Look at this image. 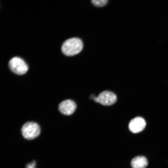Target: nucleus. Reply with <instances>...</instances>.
Listing matches in <instances>:
<instances>
[{
    "mask_svg": "<svg viewBox=\"0 0 168 168\" xmlns=\"http://www.w3.org/2000/svg\"><path fill=\"white\" fill-rule=\"evenodd\" d=\"M94 101L105 106H109L114 103L117 100L116 95L111 91H105L100 93L97 97L95 96Z\"/></svg>",
    "mask_w": 168,
    "mask_h": 168,
    "instance_id": "4",
    "label": "nucleus"
},
{
    "mask_svg": "<svg viewBox=\"0 0 168 168\" xmlns=\"http://www.w3.org/2000/svg\"><path fill=\"white\" fill-rule=\"evenodd\" d=\"M83 44L79 38L74 37L66 40L62 44L61 50L65 55L71 56L79 53L82 50Z\"/></svg>",
    "mask_w": 168,
    "mask_h": 168,
    "instance_id": "1",
    "label": "nucleus"
},
{
    "mask_svg": "<svg viewBox=\"0 0 168 168\" xmlns=\"http://www.w3.org/2000/svg\"><path fill=\"white\" fill-rule=\"evenodd\" d=\"M36 165V162L35 161H33L27 164L26 166V168H35Z\"/></svg>",
    "mask_w": 168,
    "mask_h": 168,
    "instance_id": "9",
    "label": "nucleus"
},
{
    "mask_svg": "<svg viewBox=\"0 0 168 168\" xmlns=\"http://www.w3.org/2000/svg\"><path fill=\"white\" fill-rule=\"evenodd\" d=\"M146 122L145 120L140 117L132 119L129 122L128 128L132 133H137L142 131L145 127Z\"/></svg>",
    "mask_w": 168,
    "mask_h": 168,
    "instance_id": "6",
    "label": "nucleus"
},
{
    "mask_svg": "<svg viewBox=\"0 0 168 168\" xmlns=\"http://www.w3.org/2000/svg\"><path fill=\"white\" fill-rule=\"evenodd\" d=\"M76 107V105L73 101L68 99L61 102L58 105V109L62 114L69 115L74 113Z\"/></svg>",
    "mask_w": 168,
    "mask_h": 168,
    "instance_id": "5",
    "label": "nucleus"
},
{
    "mask_svg": "<svg viewBox=\"0 0 168 168\" xmlns=\"http://www.w3.org/2000/svg\"><path fill=\"white\" fill-rule=\"evenodd\" d=\"M92 4L96 7H101L106 5L108 2L107 0H92Z\"/></svg>",
    "mask_w": 168,
    "mask_h": 168,
    "instance_id": "8",
    "label": "nucleus"
},
{
    "mask_svg": "<svg viewBox=\"0 0 168 168\" xmlns=\"http://www.w3.org/2000/svg\"><path fill=\"white\" fill-rule=\"evenodd\" d=\"M21 131L24 138L28 140H32L40 135V128L37 123L33 122H28L23 125Z\"/></svg>",
    "mask_w": 168,
    "mask_h": 168,
    "instance_id": "2",
    "label": "nucleus"
},
{
    "mask_svg": "<svg viewBox=\"0 0 168 168\" xmlns=\"http://www.w3.org/2000/svg\"><path fill=\"white\" fill-rule=\"evenodd\" d=\"M8 65L13 72L19 75L25 74L28 69V66L26 62L18 57L12 58L9 62Z\"/></svg>",
    "mask_w": 168,
    "mask_h": 168,
    "instance_id": "3",
    "label": "nucleus"
},
{
    "mask_svg": "<svg viewBox=\"0 0 168 168\" xmlns=\"http://www.w3.org/2000/svg\"><path fill=\"white\" fill-rule=\"evenodd\" d=\"M147 164V158L143 156H136L131 161V165L133 168H145Z\"/></svg>",
    "mask_w": 168,
    "mask_h": 168,
    "instance_id": "7",
    "label": "nucleus"
}]
</instances>
